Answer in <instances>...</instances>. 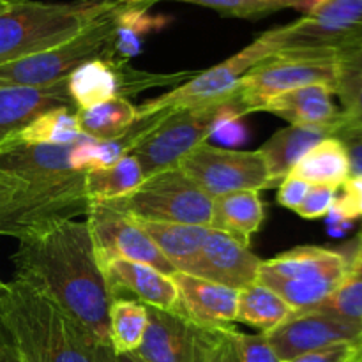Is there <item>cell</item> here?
I'll return each mask as SVG.
<instances>
[{
  "label": "cell",
  "mask_w": 362,
  "mask_h": 362,
  "mask_svg": "<svg viewBox=\"0 0 362 362\" xmlns=\"http://www.w3.org/2000/svg\"><path fill=\"white\" fill-rule=\"evenodd\" d=\"M166 23L168 18L148 14V6H124L117 21L115 55L122 60L140 55L144 39Z\"/></svg>",
  "instance_id": "cell-32"
},
{
  "label": "cell",
  "mask_w": 362,
  "mask_h": 362,
  "mask_svg": "<svg viewBox=\"0 0 362 362\" xmlns=\"http://www.w3.org/2000/svg\"><path fill=\"white\" fill-rule=\"evenodd\" d=\"M345 147L350 161V175L362 177V129H341L336 136Z\"/></svg>",
  "instance_id": "cell-40"
},
{
  "label": "cell",
  "mask_w": 362,
  "mask_h": 362,
  "mask_svg": "<svg viewBox=\"0 0 362 362\" xmlns=\"http://www.w3.org/2000/svg\"><path fill=\"white\" fill-rule=\"evenodd\" d=\"M292 311V308L278 293L258 281L239 290L237 322L260 329L262 334L272 331Z\"/></svg>",
  "instance_id": "cell-28"
},
{
  "label": "cell",
  "mask_w": 362,
  "mask_h": 362,
  "mask_svg": "<svg viewBox=\"0 0 362 362\" xmlns=\"http://www.w3.org/2000/svg\"><path fill=\"white\" fill-rule=\"evenodd\" d=\"M260 2H267L276 6L278 9H286V7H293V9L304 11V14L317 4V0H260Z\"/></svg>",
  "instance_id": "cell-43"
},
{
  "label": "cell",
  "mask_w": 362,
  "mask_h": 362,
  "mask_svg": "<svg viewBox=\"0 0 362 362\" xmlns=\"http://www.w3.org/2000/svg\"><path fill=\"white\" fill-rule=\"evenodd\" d=\"M264 336L279 362H286L338 343L359 341L362 322L350 320L322 306L293 310L281 324Z\"/></svg>",
  "instance_id": "cell-16"
},
{
  "label": "cell",
  "mask_w": 362,
  "mask_h": 362,
  "mask_svg": "<svg viewBox=\"0 0 362 362\" xmlns=\"http://www.w3.org/2000/svg\"><path fill=\"white\" fill-rule=\"evenodd\" d=\"M230 115H246L235 94L198 108L170 112L131 154L138 159L145 177L163 170L177 168L184 156L189 154L198 145L205 144L219 120Z\"/></svg>",
  "instance_id": "cell-8"
},
{
  "label": "cell",
  "mask_w": 362,
  "mask_h": 362,
  "mask_svg": "<svg viewBox=\"0 0 362 362\" xmlns=\"http://www.w3.org/2000/svg\"><path fill=\"white\" fill-rule=\"evenodd\" d=\"M339 189H341V194L336 197L329 214L346 219V221L362 218V177L350 175Z\"/></svg>",
  "instance_id": "cell-35"
},
{
  "label": "cell",
  "mask_w": 362,
  "mask_h": 362,
  "mask_svg": "<svg viewBox=\"0 0 362 362\" xmlns=\"http://www.w3.org/2000/svg\"><path fill=\"white\" fill-rule=\"evenodd\" d=\"M209 362H243L239 345H237V331L233 327L223 329L221 338L216 345Z\"/></svg>",
  "instance_id": "cell-41"
},
{
  "label": "cell",
  "mask_w": 362,
  "mask_h": 362,
  "mask_svg": "<svg viewBox=\"0 0 362 362\" xmlns=\"http://www.w3.org/2000/svg\"><path fill=\"white\" fill-rule=\"evenodd\" d=\"M170 278L179 296L177 313L205 327H233L232 324L237 322L239 290L182 272H175Z\"/></svg>",
  "instance_id": "cell-18"
},
{
  "label": "cell",
  "mask_w": 362,
  "mask_h": 362,
  "mask_svg": "<svg viewBox=\"0 0 362 362\" xmlns=\"http://www.w3.org/2000/svg\"><path fill=\"white\" fill-rule=\"evenodd\" d=\"M343 127V119L329 126H290L278 131L264 147L260 154L267 166L272 187L283 182L292 173L297 163L325 138H334Z\"/></svg>",
  "instance_id": "cell-21"
},
{
  "label": "cell",
  "mask_w": 362,
  "mask_h": 362,
  "mask_svg": "<svg viewBox=\"0 0 362 362\" xmlns=\"http://www.w3.org/2000/svg\"><path fill=\"white\" fill-rule=\"evenodd\" d=\"M147 306L133 299H113L108 311L110 345L115 354H134L147 331Z\"/></svg>",
  "instance_id": "cell-30"
},
{
  "label": "cell",
  "mask_w": 362,
  "mask_h": 362,
  "mask_svg": "<svg viewBox=\"0 0 362 362\" xmlns=\"http://www.w3.org/2000/svg\"><path fill=\"white\" fill-rule=\"evenodd\" d=\"M74 145L0 148V235L21 240L87 216L85 173L69 168Z\"/></svg>",
  "instance_id": "cell-2"
},
{
  "label": "cell",
  "mask_w": 362,
  "mask_h": 362,
  "mask_svg": "<svg viewBox=\"0 0 362 362\" xmlns=\"http://www.w3.org/2000/svg\"><path fill=\"white\" fill-rule=\"evenodd\" d=\"M260 265L262 260L251 253L250 247L219 230L211 228L191 276L233 290H243L257 281Z\"/></svg>",
  "instance_id": "cell-17"
},
{
  "label": "cell",
  "mask_w": 362,
  "mask_h": 362,
  "mask_svg": "<svg viewBox=\"0 0 362 362\" xmlns=\"http://www.w3.org/2000/svg\"><path fill=\"white\" fill-rule=\"evenodd\" d=\"M119 4V0H0V66L69 41Z\"/></svg>",
  "instance_id": "cell-4"
},
{
  "label": "cell",
  "mask_w": 362,
  "mask_h": 362,
  "mask_svg": "<svg viewBox=\"0 0 362 362\" xmlns=\"http://www.w3.org/2000/svg\"><path fill=\"white\" fill-rule=\"evenodd\" d=\"M362 356V339L352 343H338L317 352L304 354L286 362H357Z\"/></svg>",
  "instance_id": "cell-37"
},
{
  "label": "cell",
  "mask_w": 362,
  "mask_h": 362,
  "mask_svg": "<svg viewBox=\"0 0 362 362\" xmlns=\"http://www.w3.org/2000/svg\"><path fill=\"white\" fill-rule=\"evenodd\" d=\"M264 216V204L258 191H235L214 198L211 228L250 246V239L260 230Z\"/></svg>",
  "instance_id": "cell-24"
},
{
  "label": "cell",
  "mask_w": 362,
  "mask_h": 362,
  "mask_svg": "<svg viewBox=\"0 0 362 362\" xmlns=\"http://www.w3.org/2000/svg\"><path fill=\"white\" fill-rule=\"evenodd\" d=\"M237 345L243 362H279L264 334H243L237 331Z\"/></svg>",
  "instance_id": "cell-38"
},
{
  "label": "cell",
  "mask_w": 362,
  "mask_h": 362,
  "mask_svg": "<svg viewBox=\"0 0 362 362\" xmlns=\"http://www.w3.org/2000/svg\"><path fill=\"white\" fill-rule=\"evenodd\" d=\"M334 90L325 85H308L271 99L262 112L274 113L292 126H329L341 120L332 103Z\"/></svg>",
  "instance_id": "cell-22"
},
{
  "label": "cell",
  "mask_w": 362,
  "mask_h": 362,
  "mask_svg": "<svg viewBox=\"0 0 362 362\" xmlns=\"http://www.w3.org/2000/svg\"><path fill=\"white\" fill-rule=\"evenodd\" d=\"M81 134L95 141L117 140L138 120L136 106L126 98H115L88 110H76Z\"/></svg>",
  "instance_id": "cell-27"
},
{
  "label": "cell",
  "mask_w": 362,
  "mask_h": 362,
  "mask_svg": "<svg viewBox=\"0 0 362 362\" xmlns=\"http://www.w3.org/2000/svg\"><path fill=\"white\" fill-rule=\"evenodd\" d=\"M290 175L303 179L310 186L339 189L350 177V161L345 147L338 138H325L297 163Z\"/></svg>",
  "instance_id": "cell-25"
},
{
  "label": "cell",
  "mask_w": 362,
  "mask_h": 362,
  "mask_svg": "<svg viewBox=\"0 0 362 362\" xmlns=\"http://www.w3.org/2000/svg\"><path fill=\"white\" fill-rule=\"evenodd\" d=\"M0 329L16 362H117L110 343L18 279L0 281Z\"/></svg>",
  "instance_id": "cell-3"
},
{
  "label": "cell",
  "mask_w": 362,
  "mask_h": 362,
  "mask_svg": "<svg viewBox=\"0 0 362 362\" xmlns=\"http://www.w3.org/2000/svg\"><path fill=\"white\" fill-rule=\"evenodd\" d=\"M144 179L140 163L129 154L108 168L85 173V191L90 202H110L133 191Z\"/></svg>",
  "instance_id": "cell-29"
},
{
  "label": "cell",
  "mask_w": 362,
  "mask_h": 362,
  "mask_svg": "<svg viewBox=\"0 0 362 362\" xmlns=\"http://www.w3.org/2000/svg\"><path fill=\"white\" fill-rule=\"evenodd\" d=\"M317 2H324V0H317Z\"/></svg>",
  "instance_id": "cell-49"
},
{
  "label": "cell",
  "mask_w": 362,
  "mask_h": 362,
  "mask_svg": "<svg viewBox=\"0 0 362 362\" xmlns=\"http://www.w3.org/2000/svg\"><path fill=\"white\" fill-rule=\"evenodd\" d=\"M349 257L338 250L299 246L262 260L257 281L278 293L292 310L320 308L345 278Z\"/></svg>",
  "instance_id": "cell-5"
},
{
  "label": "cell",
  "mask_w": 362,
  "mask_h": 362,
  "mask_svg": "<svg viewBox=\"0 0 362 362\" xmlns=\"http://www.w3.org/2000/svg\"><path fill=\"white\" fill-rule=\"evenodd\" d=\"M136 221V219H134ZM163 257L175 272L193 274L202 247L209 235V226L177 225V223L138 221Z\"/></svg>",
  "instance_id": "cell-23"
},
{
  "label": "cell",
  "mask_w": 362,
  "mask_h": 362,
  "mask_svg": "<svg viewBox=\"0 0 362 362\" xmlns=\"http://www.w3.org/2000/svg\"><path fill=\"white\" fill-rule=\"evenodd\" d=\"M336 187L327 186H311L308 191L306 198L303 204L297 207V214L304 219H320L331 212L332 205H334L336 197H338Z\"/></svg>",
  "instance_id": "cell-36"
},
{
  "label": "cell",
  "mask_w": 362,
  "mask_h": 362,
  "mask_svg": "<svg viewBox=\"0 0 362 362\" xmlns=\"http://www.w3.org/2000/svg\"><path fill=\"white\" fill-rule=\"evenodd\" d=\"M189 76L191 73H144V71L133 69L127 60L112 57V59L90 60L78 67L67 78V92L76 110H88L115 98L127 99L129 95L152 87L184 83Z\"/></svg>",
  "instance_id": "cell-13"
},
{
  "label": "cell",
  "mask_w": 362,
  "mask_h": 362,
  "mask_svg": "<svg viewBox=\"0 0 362 362\" xmlns=\"http://www.w3.org/2000/svg\"><path fill=\"white\" fill-rule=\"evenodd\" d=\"M13 264L14 279L41 292L95 338L110 343L108 311L113 299L87 223L73 219L25 237Z\"/></svg>",
  "instance_id": "cell-1"
},
{
  "label": "cell",
  "mask_w": 362,
  "mask_h": 362,
  "mask_svg": "<svg viewBox=\"0 0 362 362\" xmlns=\"http://www.w3.org/2000/svg\"><path fill=\"white\" fill-rule=\"evenodd\" d=\"M212 202L214 198L177 166L145 177L133 191L105 204L136 221L211 228Z\"/></svg>",
  "instance_id": "cell-7"
},
{
  "label": "cell",
  "mask_w": 362,
  "mask_h": 362,
  "mask_svg": "<svg viewBox=\"0 0 362 362\" xmlns=\"http://www.w3.org/2000/svg\"><path fill=\"white\" fill-rule=\"evenodd\" d=\"M4 346H7V345H6V338H4V334H2V329H0V349H4Z\"/></svg>",
  "instance_id": "cell-47"
},
{
  "label": "cell",
  "mask_w": 362,
  "mask_h": 362,
  "mask_svg": "<svg viewBox=\"0 0 362 362\" xmlns=\"http://www.w3.org/2000/svg\"><path fill=\"white\" fill-rule=\"evenodd\" d=\"M336 53L278 52L244 74L235 98L246 113L262 112L271 99L308 85H325L336 90Z\"/></svg>",
  "instance_id": "cell-9"
},
{
  "label": "cell",
  "mask_w": 362,
  "mask_h": 362,
  "mask_svg": "<svg viewBox=\"0 0 362 362\" xmlns=\"http://www.w3.org/2000/svg\"><path fill=\"white\" fill-rule=\"evenodd\" d=\"M357 362H362V356H361V359H359V361H357Z\"/></svg>",
  "instance_id": "cell-48"
},
{
  "label": "cell",
  "mask_w": 362,
  "mask_h": 362,
  "mask_svg": "<svg viewBox=\"0 0 362 362\" xmlns=\"http://www.w3.org/2000/svg\"><path fill=\"white\" fill-rule=\"evenodd\" d=\"M240 119L243 117L239 115L225 117L223 120H219L211 136L219 138V140L226 141V144H239L246 136V131H244V126L240 124Z\"/></svg>",
  "instance_id": "cell-42"
},
{
  "label": "cell",
  "mask_w": 362,
  "mask_h": 362,
  "mask_svg": "<svg viewBox=\"0 0 362 362\" xmlns=\"http://www.w3.org/2000/svg\"><path fill=\"white\" fill-rule=\"evenodd\" d=\"M85 138L78 126L76 108L64 106L39 115L6 145H74Z\"/></svg>",
  "instance_id": "cell-26"
},
{
  "label": "cell",
  "mask_w": 362,
  "mask_h": 362,
  "mask_svg": "<svg viewBox=\"0 0 362 362\" xmlns=\"http://www.w3.org/2000/svg\"><path fill=\"white\" fill-rule=\"evenodd\" d=\"M278 52L341 53L362 46V0L317 2L300 20L276 27ZM276 52V53H278Z\"/></svg>",
  "instance_id": "cell-11"
},
{
  "label": "cell",
  "mask_w": 362,
  "mask_h": 362,
  "mask_svg": "<svg viewBox=\"0 0 362 362\" xmlns=\"http://www.w3.org/2000/svg\"><path fill=\"white\" fill-rule=\"evenodd\" d=\"M346 257H349V265H346L345 278L322 308H327L350 320L362 322V232Z\"/></svg>",
  "instance_id": "cell-33"
},
{
  "label": "cell",
  "mask_w": 362,
  "mask_h": 362,
  "mask_svg": "<svg viewBox=\"0 0 362 362\" xmlns=\"http://www.w3.org/2000/svg\"><path fill=\"white\" fill-rule=\"evenodd\" d=\"M310 184L304 182L303 179H297V177L288 175L286 179H283V182L279 184L278 191V204L281 207L290 209V211H297L303 200L306 198L308 191H310Z\"/></svg>",
  "instance_id": "cell-39"
},
{
  "label": "cell",
  "mask_w": 362,
  "mask_h": 362,
  "mask_svg": "<svg viewBox=\"0 0 362 362\" xmlns=\"http://www.w3.org/2000/svg\"><path fill=\"white\" fill-rule=\"evenodd\" d=\"M278 49L279 41L276 28L264 32L251 45H247L246 48L240 49L230 59L223 60L218 66H212L211 69L204 71V73L194 74L191 80L177 85L166 94L148 99L144 105L136 106L138 117L152 115V113L158 112L198 108V106L232 98L244 74L253 69L262 60L274 55Z\"/></svg>",
  "instance_id": "cell-10"
},
{
  "label": "cell",
  "mask_w": 362,
  "mask_h": 362,
  "mask_svg": "<svg viewBox=\"0 0 362 362\" xmlns=\"http://www.w3.org/2000/svg\"><path fill=\"white\" fill-rule=\"evenodd\" d=\"M117 362H141L134 354H117Z\"/></svg>",
  "instance_id": "cell-45"
},
{
  "label": "cell",
  "mask_w": 362,
  "mask_h": 362,
  "mask_svg": "<svg viewBox=\"0 0 362 362\" xmlns=\"http://www.w3.org/2000/svg\"><path fill=\"white\" fill-rule=\"evenodd\" d=\"M179 168L209 197L235 191H262L272 187L260 152H240L202 144L184 156Z\"/></svg>",
  "instance_id": "cell-12"
},
{
  "label": "cell",
  "mask_w": 362,
  "mask_h": 362,
  "mask_svg": "<svg viewBox=\"0 0 362 362\" xmlns=\"http://www.w3.org/2000/svg\"><path fill=\"white\" fill-rule=\"evenodd\" d=\"M175 2L194 4V6L218 11L223 16L247 18V20H257V18L267 16V14L279 11L272 4L260 2V0H175Z\"/></svg>",
  "instance_id": "cell-34"
},
{
  "label": "cell",
  "mask_w": 362,
  "mask_h": 362,
  "mask_svg": "<svg viewBox=\"0 0 362 362\" xmlns=\"http://www.w3.org/2000/svg\"><path fill=\"white\" fill-rule=\"evenodd\" d=\"M148 324L134 356L141 362H209L223 329L205 327L177 311L147 306Z\"/></svg>",
  "instance_id": "cell-14"
},
{
  "label": "cell",
  "mask_w": 362,
  "mask_h": 362,
  "mask_svg": "<svg viewBox=\"0 0 362 362\" xmlns=\"http://www.w3.org/2000/svg\"><path fill=\"white\" fill-rule=\"evenodd\" d=\"M124 6L119 4L62 45L0 66V87H49L66 81L90 60L117 57V21Z\"/></svg>",
  "instance_id": "cell-6"
},
{
  "label": "cell",
  "mask_w": 362,
  "mask_h": 362,
  "mask_svg": "<svg viewBox=\"0 0 362 362\" xmlns=\"http://www.w3.org/2000/svg\"><path fill=\"white\" fill-rule=\"evenodd\" d=\"M76 108L67 92V80L49 87H0V148L42 113Z\"/></svg>",
  "instance_id": "cell-20"
},
{
  "label": "cell",
  "mask_w": 362,
  "mask_h": 362,
  "mask_svg": "<svg viewBox=\"0 0 362 362\" xmlns=\"http://www.w3.org/2000/svg\"><path fill=\"white\" fill-rule=\"evenodd\" d=\"M0 362H16L14 361L13 354H11V350L7 349V346L0 349Z\"/></svg>",
  "instance_id": "cell-46"
},
{
  "label": "cell",
  "mask_w": 362,
  "mask_h": 362,
  "mask_svg": "<svg viewBox=\"0 0 362 362\" xmlns=\"http://www.w3.org/2000/svg\"><path fill=\"white\" fill-rule=\"evenodd\" d=\"M112 299L133 293L134 300L159 310H179V296L172 278L151 265L129 260H112L103 267Z\"/></svg>",
  "instance_id": "cell-19"
},
{
  "label": "cell",
  "mask_w": 362,
  "mask_h": 362,
  "mask_svg": "<svg viewBox=\"0 0 362 362\" xmlns=\"http://www.w3.org/2000/svg\"><path fill=\"white\" fill-rule=\"evenodd\" d=\"M87 226L101 269L112 260H129L151 265L168 276L175 274L140 223L105 202H90Z\"/></svg>",
  "instance_id": "cell-15"
},
{
  "label": "cell",
  "mask_w": 362,
  "mask_h": 362,
  "mask_svg": "<svg viewBox=\"0 0 362 362\" xmlns=\"http://www.w3.org/2000/svg\"><path fill=\"white\" fill-rule=\"evenodd\" d=\"M334 94L341 101V129H362V46L338 53Z\"/></svg>",
  "instance_id": "cell-31"
},
{
  "label": "cell",
  "mask_w": 362,
  "mask_h": 362,
  "mask_svg": "<svg viewBox=\"0 0 362 362\" xmlns=\"http://www.w3.org/2000/svg\"><path fill=\"white\" fill-rule=\"evenodd\" d=\"M120 4H126V6H151V4L158 2V0H119Z\"/></svg>",
  "instance_id": "cell-44"
}]
</instances>
